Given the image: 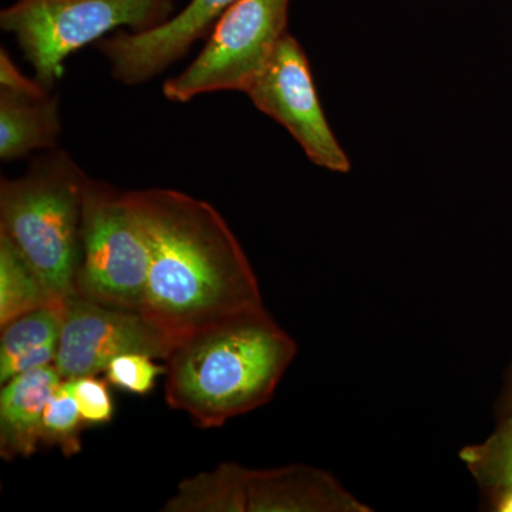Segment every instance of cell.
Returning <instances> with one entry per match:
<instances>
[{
    "instance_id": "6da1fadb",
    "label": "cell",
    "mask_w": 512,
    "mask_h": 512,
    "mask_svg": "<svg viewBox=\"0 0 512 512\" xmlns=\"http://www.w3.org/2000/svg\"><path fill=\"white\" fill-rule=\"evenodd\" d=\"M127 198L150 251L141 312L177 345L265 309L247 254L211 204L170 188L127 191Z\"/></svg>"
},
{
    "instance_id": "7a4b0ae2",
    "label": "cell",
    "mask_w": 512,
    "mask_h": 512,
    "mask_svg": "<svg viewBox=\"0 0 512 512\" xmlns=\"http://www.w3.org/2000/svg\"><path fill=\"white\" fill-rule=\"evenodd\" d=\"M298 346L266 309L242 313L175 346L165 400L201 429L224 426L274 396Z\"/></svg>"
},
{
    "instance_id": "3957f363",
    "label": "cell",
    "mask_w": 512,
    "mask_h": 512,
    "mask_svg": "<svg viewBox=\"0 0 512 512\" xmlns=\"http://www.w3.org/2000/svg\"><path fill=\"white\" fill-rule=\"evenodd\" d=\"M87 174L67 151H42L18 178L0 181V232L28 259L56 302L76 292Z\"/></svg>"
},
{
    "instance_id": "277c9868",
    "label": "cell",
    "mask_w": 512,
    "mask_h": 512,
    "mask_svg": "<svg viewBox=\"0 0 512 512\" xmlns=\"http://www.w3.org/2000/svg\"><path fill=\"white\" fill-rule=\"evenodd\" d=\"M174 0H15L0 28L15 37L37 83L52 92L73 53L120 28L144 32L171 18Z\"/></svg>"
},
{
    "instance_id": "5b68a950",
    "label": "cell",
    "mask_w": 512,
    "mask_h": 512,
    "mask_svg": "<svg viewBox=\"0 0 512 512\" xmlns=\"http://www.w3.org/2000/svg\"><path fill=\"white\" fill-rule=\"evenodd\" d=\"M150 251L127 191L89 177L84 188L76 292L90 301L140 311Z\"/></svg>"
},
{
    "instance_id": "8992f818",
    "label": "cell",
    "mask_w": 512,
    "mask_h": 512,
    "mask_svg": "<svg viewBox=\"0 0 512 512\" xmlns=\"http://www.w3.org/2000/svg\"><path fill=\"white\" fill-rule=\"evenodd\" d=\"M164 512H365L325 471L305 466L248 470L221 463L187 478Z\"/></svg>"
},
{
    "instance_id": "52a82bcc",
    "label": "cell",
    "mask_w": 512,
    "mask_h": 512,
    "mask_svg": "<svg viewBox=\"0 0 512 512\" xmlns=\"http://www.w3.org/2000/svg\"><path fill=\"white\" fill-rule=\"evenodd\" d=\"M291 0H238L221 16L194 62L164 83L165 99L249 89L286 35Z\"/></svg>"
},
{
    "instance_id": "ba28073f",
    "label": "cell",
    "mask_w": 512,
    "mask_h": 512,
    "mask_svg": "<svg viewBox=\"0 0 512 512\" xmlns=\"http://www.w3.org/2000/svg\"><path fill=\"white\" fill-rule=\"evenodd\" d=\"M245 94L256 109L288 130L313 164L349 173V158L323 113L308 56L295 37H282Z\"/></svg>"
},
{
    "instance_id": "9c48e42d",
    "label": "cell",
    "mask_w": 512,
    "mask_h": 512,
    "mask_svg": "<svg viewBox=\"0 0 512 512\" xmlns=\"http://www.w3.org/2000/svg\"><path fill=\"white\" fill-rule=\"evenodd\" d=\"M175 340L143 312L90 301L79 293L66 299L55 365L63 379L106 372L117 356L140 353L167 360Z\"/></svg>"
},
{
    "instance_id": "30bf717a",
    "label": "cell",
    "mask_w": 512,
    "mask_h": 512,
    "mask_svg": "<svg viewBox=\"0 0 512 512\" xmlns=\"http://www.w3.org/2000/svg\"><path fill=\"white\" fill-rule=\"evenodd\" d=\"M238 0H191L163 25L144 32L113 33L96 43L111 76L126 86L154 79L210 35L217 20Z\"/></svg>"
},
{
    "instance_id": "8fae6325",
    "label": "cell",
    "mask_w": 512,
    "mask_h": 512,
    "mask_svg": "<svg viewBox=\"0 0 512 512\" xmlns=\"http://www.w3.org/2000/svg\"><path fill=\"white\" fill-rule=\"evenodd\" d=\"M63 377L56 365L39 367L12 377L0 392V456L29 458L42 443L46 404Z\"/></svg>"
},
{
    "instance_id": "7c38bea8",
    "label": "cell",
    "mask_w": 512,
    "mask_h": 512,
    "mask_svg": "<svg viewBox=\"0 0 512 512\" xmlns=\"http://www.w3.org/2000/svg\"><path fill=\"white\" fill-rule=\"evenodd\" d=\"M62 133L59 100L52 92L18 94L0 90V158L12 163L33 151L57 147Z\"/></svg>"
},
{
    "instance_id": "4fadbf2b",
    "label": "cell",
    "mask_w": 512,
    "mask_h": 512,
    "mask_svg": "<svg viewBox=\"0 0 512 512\" xmlns=\"http://www.w3.org/2000/svg\"><path fill=\"white\" fill-rule=\"evenodd\" d=\"M63 305L55 301L28 259L0 232V329L25 313Z\"/></svg>"
},
{
    "instance_id": "5bb4252c",
    "label": "cell",
    "mask_w": 512,
    "mask_h": 512,
    "mask_svg": "<svg viewBox=\"0 0 512 512\" xmlns=\"http://www.w3.org/2000/svg\"><path fill=\"white\" fill-rule=\"evenodd\" d=\"M460 457L478 483L493 495L512 490V416H505L483 443L464 447Z\"/></svg>"
},
{
    "instance_id": "9a60e30c",
    "label": "cell",
    "mask_w": 512,
    "mask_h": 512,
    "mask_svg": "<svg viewBox=\"0 0 512 512\" xmlns=\"http://www.w3.org/2000/svg\"><path fill=\"white\" fill-rule=\"evenodd\" d=\"M64 305L45 306L25 313L2 328L0 338V370L16 357L59 340L63 325Z\"/></svg>"
},
{
    "instance_id": "2e32d148",
    "label": "cell",
    "mask_w": 512,
    "mask_h": 512,
    "mask_svg": "<svg viewBox=\"0 0 512 512\" xmlns=\"http://www.w3.org/2000/svg\"><path fill=\"white\" fill-rule=\"evenodd\" d=\"M84 420L73 394L72 379H63L46 404L43 414L42 443L59 447L66 457L82 450Z\"/></svg>"
},
{
    "instance_id": "e0dca14e",
    "label": "cell",
    "mask_w": 512,
    "mask_h": 512,
    "mask_svg": "<svg viewBox=\"0 0 512 512\" xmlns=\"http://www.w3.org/2000/svg\"><path fill=\"white\" fill-rule=\"evenodd\" d=\"M153 359L140 353L117 356L106 367L107 380L121 390L144 396L156 387L158 376L165 375V366Z\"/></svg>"
},
{
    "instance_id": "ac0fdd59",
    "label": "cell",
    "mask_w": 512,
    "mask_h": 512,
    "mask_svg": "<svg viewBox=\"0 0 512 512\" xmlns=\"http://www.w3.org/2000/svg\"><path fill=\"white\" fill-rule=\"evenodd\" d=\"M73 394L84 423L106 424L113 419L114 403L109 386L94 376L74 377Z\"/></svg>"
},
{
    "instance_id": "d6986e66",
    "label": "cell",
    "mask_w": 512,
    "mask_h": 512,
    "mask_svg": "<svg viewBox=\"0 0 512 512\" xmlns=\"http://www.w3.org/2000/svg\"><path fill=\"white\" fill-rule=\"evenodd\" d=\"M57 349H59V340L47 343V345L40 346V348L29 350V352L16 357L8 367L0 370V384L3 386L12 377L18 376L20 373L39 369V367L55 365Z\"/></svg>"
},
{
    "instance_id": "ffe728a7",
    "label": "cell",
    "mask_w": 512,
    "mask_h": 512,
    "mask_svg": "<svg viewBox=\"0 0 512 512\" xmlns=\"http://www.w3.org/2000/svg\"><path fill=\"white\" fill-rule=\"evenodd\" d=\"M0 90L30 96L49 92L36 79H29L20 72L5 49L0 50Z\"/></svg>"
},
{
    "instance_id": "44dd1931",
    "label": "cell",
    "mask_w": 512,
    "mask_h": 512,
    "mask_svg": "<svg viewBox=\"0 0 512 512\" xmlns=\"http://www.w3.org/2000/svg\"><path fill=\"white\" fill-rule=\"evenodd\" d=\"M494 510L500 512H512V490L494 494Z\"/></svg>"
},
{
    "instance_id": "7402d4cb",
    "label": "cell",
    "mask_w": 512,
    "mask_h": 512,
    "mask_svg": "<svg viewBox=\"0 0 512 512\" xmlns=\"http://www.w3.org/2000/svg\"><path fill=\"white\" fill-rule=\"evenodd\" d=\"M503 409L504 417L512 416V369L510 372V377H508L507 387H505L503 396Z\"/></svg>"
}]
</instances>
